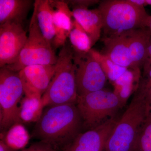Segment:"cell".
I'll return each mask as SVG.
<instances>
[{
  "mask_svg": "<svg viewBox=\"0 0 151 151\" xmlns=\"http://www.w3.org/2000/svg\"><path fill=\"white\" fill-rule=\"evenodd\" d=\"M82 129L83 121L76 104L55 105L44 109L32 136L62 151Z\"/></svg>",
  "mask_w": 151,
  "mask_h": 151,
  "instance_id": "1",
  "label": "cell"
},
{
  "mask_svg": "<svg viewBox=\"0 0 151 151\" xmlns=\"http://www.w3.org/2000/svg\"><path fill=\"white\" fill-rule=\"evenodd\" d=\"M150 113V104L145 95L136 89L108 139L104 151H135L138 134Z\"/></svg>",
  "mask_w": 151,
  "mask_h": 151,
  "instance_id": "2",
  "label": "cell"
},
{
  "mask_svg": "<svg viewBox=\"0 0 151 151\" xmlns=\"http://www.w3.org/2000/svg\"><path fill=\"white\" fill-rule=\"evenodd\" d=\"M97 9L103 19L102 38L148 27L150 15L145 7L135 5L129 0L103 1Z\"/></svg>",
  "mask_w": 151,
  "mask_h": 151,
  "instance_id": "3",
  "label": "cell"
},
{
  "mask_svg": "<svg viewBox=\"0 0 151 151\" xmlns=\"http://www.w3.org/2000/svg\"><path fill=\"white\" fill-rule=\"evenodd\" d=\"M72 47L65 44L60 51L55 72L42 97L45 108L48 106L76 104L78 95Z\"/></svg>",
  "mask_w": 151,
  "mask_h": 151,
  "instance_id": "4",
  "label": "cell"
},
{
  "mask_svg": "<svg viewBox=\"0 0 151 151\" xmlns=\"http://www.w3.org/2000/svg\"><path fill=\"white\" fill-rule=\"evenodd\" d=\"M114 92L104 89L78 96L76 106L83 121V129H92L108 119L123 106Z\"/></svg>",
  "mask_w": 151,
  "mask_h": 151,
  "instance_id": "5",
  "label": "cell"
},
{
  "mask_svg": "<svg viewBox=\"0 0 151 151\" xmlns=\"http://www.w3.org/2000/svg\"><path fill=\"white\" fill-rule=\"evenodd\" d=\"M24 94L19 72L6 66L0 69V127L5 132L14 124H22L20 103Z\"/></svg>",
  "mask_w": 151,
  "mask_h": 151,
  "instance_id": "6",
  "label": "cell"
},
{
  "mask_svg": "<svg viewBox=\"0 0 151 151\" xmlns=\"http://www.w3.org/2000/svg\"><path fill=\"white\" fill-rule=\"evenodd\" d=\"M58 58L52 45L42 33L33 12L30 22L29 36L24 47L16 61L6 66L11 70L19 72L29 65H55Z\"/></svg>",
  "mask_w": 151,
  "mask_h": 151,
  "instance_id": "7",
  "label": "cell"
},
{
  "mask_svg": "<svg viewBox=\"0 0 151 151\" xmlns=\"http://www.w3.org/2000/svg\"><path fill=\"white\" fill-rule=\"evenodd\" d=\"M73 61L78 97L104 89L108 78L89 51H73Z\"/></svg>",
  "mask_w": 151,
  "mask_h": 151,
  "instance_id": "8",
  "label": "cell"
},
{
  "mask_svg": "<svg viewBox=\"0 0 151 151\" xmlns=\"http://www.w3.org/2000/svg\"><path fill=\"white\" fill-rule=\"evenodd\" d=\"M23 24L6 23L0 25V67L13 64L27 41Z\"/></svg>",
  "mask_w": 151,
  "mask_h": 151,
  "instance_id": "9",
  "label": "cell"
},
{
  "mask_svg": "<svg viewBox=\"0 0 151 151\" xmlns=\"http://www.w3.org/2000/svg\"><path fill=\"white\" fill-rule=\"evenodd\" d=\"M118 121L113 117L94 129L80 133L62 151H104Z\"/></svg>",
  "mask_w": 151,
  "mask_h": 151,
  "instance_id": "10",
  "label": "cell"
},
{
  "mask_svg": "<svg viewBox=\"0 0 151 151\" xmlns=\"http://www.w3.org/2000/svg\"><path fill=\"white\" fill-rule=\"evenodd\" d=\"M55 65H29L19 72L25 96L42 98L55 72Z\"/></svg>",
  "mask_w": 151,
  "mask_h": 151,
  "instance_id": "11",
  "label": "cell"
},
{
  "mask_svg": "<svg viewBox=\"0 0 151 151\" xmlns=\"http://www.w3.org/2000/svg\"><path fill=\"white\" fill-rule=\"evenodd\" d=\"M52 8L55 36L52 42L53 48L63 47L73 27L72 11L65 1L49 0Z\"/></svg>",
  "mask_w": 151,
  "mask_h": 151,
  "instance_id": "12",
  "label": "cell"
},
{
  "mask_svg": "<svg viewBox=\"0 0 151 151\" xmlns=\"http://www.w3.org/2000/svg\"><path fill=\"white\" fill-rule=\"evenodd\" d=\"M102 40L104 45L100 52L102 54L119 66L135 69L130 57L127 32L116 36L102 38Z\"/></svg>",
  "mask_w": 151,
  "mask_h": 151,
  "instance_id": "13",
  "label": "cell"
},
{
  "mask_svg": "<svg viewBox=\"0 0 151 151\" xmlns=\"http://www.w3.org/2000/svg\"><path fill=\"white\" fill-rule=\"evenodd\" d=\"M73 17L83 28L91 42L92 46L99 40L102 33L103 22L102 16L98 9L73 8Z\"/></svg>",
  "mask_w": 151,
  "mask_h": 151,
  "instance_id": "14",
  "label": "cell"
},
{
  "mask_svg": "<svg viewBox=\"0 0 151 151\" xmlns=\"http://www.w3.org/2000/svg\"><path fill=\"white\" fill-rule=\"evenodd\" d=\"M151 39V31L148 27L141 28L127 32L130 57L135 69L142 68Z\"/></svg>",
  "mask_w": 151,
  "mask_h": 151,
  "instance_id": "15",
  "label": "cell"
},
{
  "mask_svg": "<svg viewBox=\"0 0 151 151\" xmlns=\"http://www.w3.org/2000/svg\"><path fill=\"white\" fill-rule=\"evenodd\" d=\"M32 3L31 0H0V25L23 24Z\"/></svg>",
  "mask_w": 151,
  "mask_h": 151,
  "instance_id": "16",
  "label": "cell"
},
{
  "mask_svg": "<svg viewBox=\"0 0 151 151\" xmlns=\"http://www.w3.org/2000/svg\"><path fill=\"white\" fill-rule=\"evenodd\" d=\"M39 27L47 42L52 45L55 36L52 8L49 0H36L33 4Z\"/></svg>",
  "mask_w": 151,
  "mask_h": 151,
  "instance_id": "17",
  "label": "cell"
},
{
  "mask_svg": "<svg viewBox=\"0 0 151 151\" xmlns=\"http://www.w3.org/2000/svg\"><path fill=\"white\" fill-rule=\"evenodd\" d=\"M141 74L140 68H128L113 82L115 89L113 92L119 97L123 105L137 88L142 77Z\"/></svg>",
  "mask_w": 151,
  "mask_h": 151,
  "instance_id": "18",
  "label": "cell"
},
{
  "mask_svg": "<svg viewBox=\"0 0 151 151\" xmlns=\"http://www.w3.org/2000/svg\"><path fill=\"white\" fill-rule=\"evenodd\" d=\"M44 108L41 98L25 96L20 103V117L22 122L36 123L40 119Z\"/></svg>",
  "mask_w": 151,
  "mask_h": 151,
  "instance_id": "19",
  "label": "cell"
},
{
  "mask_svg": "<svg viewBox=\"0 0 151 151\" xmlns=\"http://www.w3.org/2000/svg\"><path fill=\"white\" fill-rule=\"evenodd\" d=\"M1 134V140L17 150L24 148L29 141V135L22 124H14L7 131Z\"/></svg>",
  "mask_w": 151,
  "mask_h": 151,
  "instance_id": "20",
  "label": "cell"
},
{
  "mask_svg": "<svg viewBox=\"0 0 151 151\" xmlns=\"http://www.w3.org/2000/svg\"><path fill=\"white\" fill-rule=\"evenodd\" d=\"M69 40L73 51L78 53L89 52L92 48L89 36L75 19H73V27L69 34Z\"/></svg>",
  "mask_w": 151,
  "mask_h": 151,
  "instance_id": "21",
  "label": "cell"
},
{
  "mask_svg": "<svg viewBox=\"0 0 151 151\" xmlns=\"http://www.w3.org/2000/svg\"><path fill=\"white\" fill-rule=\"evenodd\" d=\"M89 52L98 63L107 78L113 82L128 69L117 65L108 57L95 50L91 49Z\"/></svg>",
  "mask_w": 151,
  "mask_h": 151,
  "instance_id": "22",
  "label": "cell"
},
{
  "mask_svg": "<svg viewBox=\"0 0 151 151\" xmlns=\"http://www.w3.org/2000/svg\"><path fill=\"white\" fill-rule=\"evenodd\" d=\"M135 151H151V112L138 134Z\"/></svg>",
  "mask_w": 151,
  "mask_h": 151,
  "instance_id": "23",
  "label": "cell"
},
{
  "mask_svg": "<svg viewBox=\"0 0 151 151\" xmlns=\"http://www.w3.org/2000/svg\"><path fill=\"white\" fill-rule=\"evenodd\" d=\"M21 151H58L50 144L39 141Z\"/></svg>",
  "mask_w": 151,
  "mask_h": 151,
  "instance_id": "24",
  "label": "cell"
},
{
  "mask_svg": "<svg viewBox=\"0 0 151 151\" xmlns=\"http://www.w3.org/2000/svg\"><path fill=\"white\" fill-rule=\"evenodd\" d=\"M68 4L71 6L73 8L83 7L88 8L90 6L95 4L99 1L96 0H74V1H65Z\"/></svg>",
  "mask_w": 151,
  "mask_h": 151,
  "instance_id": "25",
  "label": "cell"
},
{
  "mask_svg": "<svg viewBox=\"0 0 151 151\" xmlns=\"http://www.w3.org/2000/svg\"><path fill=\"white\" fill-rule=\"evenodd\" d=\"M151 67V39L147 48L145 62L143 66V72H145Z\"/></svg>",
  "mask_w": 151,
  "mask_h": 151,
  "instance_id": "26",
  "label": "cell"
},
{
  "mask_svg": "<svg viewBox=\"0 0 151 151\" xmlns=\"http://www.w3.org/2000/svg\"><path fill=\"white\" fill-rule=\"evenodd\" d=\"M0 151H18L8 145L2 140L0 141Z\"/></svg>",
  "mask_w": 151,
  "mask_h": 151,
  "instance_id": "27",
  "label": "cell"
},
{
  "mask_svg": "<svg viewBox=\"0 0 151 151\" xmlns=\"http://www.w3.org/2000/svg\"><path fill=\"white\" fill-rule=\"evenodd\" d=\"M130 2L135 5L140 7H145L147 6L146 0H129Z\"/></svg>",
  "mask_w": 151,
  "mask_h": 151,
  "instance_id": "28",
  "label": "cell"
},
{
  "mask_svg": "<svg viewBox=\"0 0 151 151\" xmlns=\"http://www.w3.org/2000/svg\"><path fill=\"white\" fill-rule=\"evenodd\" d=\"M148 27L149 28V29L151 31V16L150 17V20H149V25Z\"/></svg>",
  "mask_w": 151,
  "mask_h": 151,
  "instance_id": "29",
  "label": "cell"
},
{
  "mask_svg": "<svg viewBox=\"0 0 151 151\" xmlns=\"http://www.w3.org/2000/svg\"><path fill=\"white\" fill-rule=\"evenodd\" d=\"M147 5L151 6V0H146Z\"/></svg>",
  "mask_w": 151,
  "mask_h": 151,
  "instance_id": "30",
  "label": "cell"
},
{
  "mask_svg": "<svg viewBox=\"0 0 151 151\" xmlns=\"http://www.w3.org/2000/svg\"><path fill=\"white\" fill-rule=\"evenodd\" d=\"M150 112H151V104L150 105Z\"/></svg>",
  "mask_w": 151,
  "mask_h": 151,
  "instance_id": "31",
  "label": "cell"
}]
</instances>
